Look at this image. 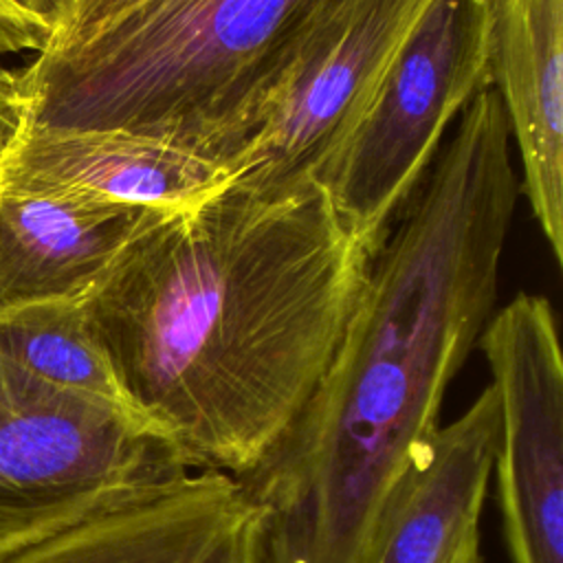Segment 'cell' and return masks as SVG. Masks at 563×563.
<instances>
[{"instance_id":"obj_1","label":"cell","mask_w":563,"mask_h":563,"mask_svg":"<svg viewBox=\"0 0 563 563\" xmlns=\"http://www.w3.org/2000/svg\"><path fill=\"white\" fill-rule=\"evenodd\" d=\"M369 253L328 191L229 185L145 224L81 297L136 413L189 471H251L328 369Z\"/></svg>"},{"instance_id":"obj_2","label":"cell","mask_w":563,"mask_h":563,"mask_svg":"<svg viewBox=\"0 0 563 563\" xmlns=\"http://www.w3.org/2000/svg\"><path fill=\"white\" fill-rule=\"evenodd\" d=\"M508 143L462 125L369 255L343 339L288 427L235 482L253 563H372L444 394L493 314L517 200Z\"/></svg>"},{"instance_id":"obj_3","label":"cell","mask_w":563,"mask_h":563,"mask_svg":"<svg viewBox=\"0 0 563 563\" xmlns=\"http://www.w3.org/2000/svg\"><path fill=\"white\" fill-rule=\"evenodd\" d=\"M319 2L141 0L53 33L18 68L22 123L143 134L227 167L277 57Z\"/></svg>"},{"instance_id":"obj_4","label":"cell","mask_w":563,"mask_h":563,"mask_svg":"<svg viewBox=\"0 0 563 563\" xmlns=\"http://www.w3.org/2000/svg\"><path fill=\"white\" fill-rule=\"evenodd\" d=\"M187 473L136 413L51 385L0 352V561Z\"/></svg>"},{"instance_id":"obj_5","label":"cell","mask_w":563,"mask_h":563,"mask_svg":"<svg viewBox=\"0 0 563 563\" xmlns=\"http://www.w3.org/2000/svg\"><path fill=\"white\" fill-rule=\"evenodd\" d=\"M488 86V0H433L317 176L369 255L418 189L446 128Z\"/></svg>"},{"instance_id":"obj_6","label":"cell","mask_w":563,"mask_h":563,"mask_svg":"<svg viewBox=\"0 0 563 563\" xmlns=\"http://www.w3.org/2000/svg\"><path fill=\"white\" fill-rule=\"evenodd\" d=\"M431 2L321 0L238 130L227 158L229 185L284 191L317 183Z\"/></svg>"},{"instance_id":"obj_7","label":"cell","mask_w":563,"mask_h":563,"mask_svg":"<svg viewBox=\"0 0 563 563\" xmlns=\"http://www.w3.org/2000/svg\"><path fill=\"white\" fill-rule=\"evenodd\" d=\"M497 398V499L510 563H563V354L552 303L519 292L479 339Z\"/></svg>"},{"instance_id":"obj_8","label":"cell","mask_w":563,"mask_h":563,"mask_svg":"<svg viewBox=\"0 0 563 563\" xmlns=\"http://www.w3.org/2000/svg\"><path fill=\"white\" fill-rule=\"evenodd\" d=\"M255 515L235 477L191 471L0 563H253Z\"/></svg>"},{"instance_id":"obj_9","label":"cell","mask_w":563,"mask_h":563,"mask_svg":"<svg viewBox=\"0 0 563 563\" xmlns=\"http://www.w3.org/2000/svg\"><path fill=\"white\" fill-rule=\"evenodd\" d=\"M231 180L218 161L121 130L22 123L0 152V185L84 189L167 213L196 209Z\"/></svg>"},{"instance_id":"obj_10","label":"cell","mask_w":563,"mask_h":563,"mask_svg":"<svg viewBox=\"0 0 563 563\" xmlns=\"http://www.w3.org/2000/svg\"><path fill=\"white\" fill-rule=\"evenodd\" d=\"M163 213L84 189L0 185V310L84 297Z\"/></svg>"},{"instance_id":"obj_11","label":"cell","mask_w":563,"mask_h":563,"mask_svg":"<svg viewBox=\"0 0 563 563\" xmlns=\"http://www.w3.org/2000/svg\"><path fill=\"white\" fill-rule=\"evenodd\" d=\"M490 79L517 143L523 183L563 264V0H488Z\"/></svg>"},{"instance_id":"obj_12","label":"cell","mask_w":563,"mask_h":563,"mask_svg":"<svg viewBox=\"0 0 563 563\" xmlns=\"http://www.w3.org/2000/svg\"><path fill=\"white\" fill-rule=\"evenodd\" d=\"M497 446L490 383L449 424H440L413 464L385 521L372 563H444L479 528Z\"/></svg>"},{"instance_id":"obj_13","label":"cell","mask_w":563,"mask_h":563,"mask_svg":"<svg viewBox=\"0 0 563 563\" xmlns=\"http://www.w3.org/2000/svg\"><path fill=\"white\" fill-rule=\"evenodd\" d=\"M0 352L51 385L136 413L92 332L81 297L2 308Z\"/></svg>"},{"instance_id":"obj_14","label":"cell","mask_w":563,"mask_h":563,"mask_svg":"<svg viewBox=\"0 0 563 563\" xmlns=\"http://www.w3.org/2000/svg\"><path fill=\"white\" fill-rule=\"evenodd\" d=\"M53 31L9 0H0V59L15 53H37Z\"/></svg>"},{"instance_id":"obj_15","label":"cell","mask_w":563,"mask_h":563,"mask_svg":"<svg viewBox=\"0 0 563 563\" xmlns=\"http://www.w3.org/2000/svg\"><path fill=\"white\" fill-rule=\"evenodd\" d=\"M22 121L24 119L18 90V68H9L0 59V152L18 134Z\"/></svg>"},{"instance_id":"obj_16","label":"cell","mask_w":563,"mask_h":563,"mask_svg":"<svg viewBox=\"0 0 563 563\" xmlns=\"http://www.w3.org/2000/svg\"><path fill=\"white\" fill-rule=\"evenodd\" d=\"M136 2H141V0H77V7H75V13H73L70 22L66 26L57 29L55 33L88 29L92 24H99V22L125 11L128 7L136 4Z\"/></svg>"},{"instance_id":"obj_17","label":"cell","mask_w":563,"mask_h":563,"mask_svg":"<svg viewBox=\"0 0 563 563\" xmlns=\"http://www.w3.org/2000/svg\"><path fill=\"white\" fill-rule=\"evenodd\" d=\"M24 13L44 22L53 33L66 26L75 13L77 0H9Z\"/></svg>"},{"instance_id":"obj_18","label":"cell","mask_w":563,"mask_h":563,"mask_svg":"<svg viewBox=\"0 0 563 563\" xmlns=\"http://www.w3.org/2000/svg\"><path fill=\"white\" fill-rule=\"evenodd\" d=\"M444 563H484L482 556V532L479 528L468 530L460 543L453 548V552L444 559Z\"/></svg>"}]
</instances>
